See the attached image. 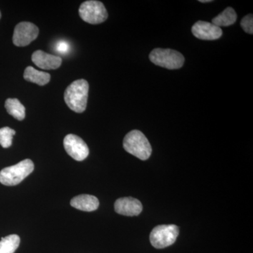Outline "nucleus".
Returning a JSON list of instances; mask_svg holds the SVG:
<instances>
[{
    "instance_id": "10",
    "label": "nucleus",
    "mask_w": 253,
    "mask_h": 253,
    "mask_svg": "<svg viewBox=\"0 0 253 253\" xmlns=\"http://www.w3.org/2000/svg\"><path fill=\"white\" fill-rule=\"evenodd\" d=\"M115 211L125 216H137L142 212L143 206L138 199L131 197L121 198L115 203Z\"/></svg>"
},
{
    "instance_id": "3",
    "label": "nucleus",
    "mask_w": 253,
    "mask_h": 253,
    "mask_svg": "<svg viewBox=\"0 0 253 253\" xmlns=\"http://www.w3.org/2000/svg\"><path fill=\"white\" fill-rule=\"evenodd\" d=\"M34 170V163L30 159L23 160L18 164L5 168L0 172V183L5 186L20 184Z\"/></svg>"
},
{
    "instance_id": "20",
    "label": "nucleus",
    "mask_w": 253,
    "mask_h": 253,
    "mask_svg": "<svg viewBox=\"0 0 253 253\" xmlns=\"http://www.w3.org/2000/svg\"><path fill=\"white\" fill-rule=\"evenodd\" d=\"M201 3H206V2H211V1H212V0H201V1H199Z\"/></svg>"
},
{
    "instance_id": "13",
    "label": "nucleus",
    "mask_w": 253,
    "mask_h": 253,
    "mask_svg": "<svg viewBox=\"0 0 253 253\" xmlns=\"http://www.w3.org/2000/svg\"><path fill=\"white\" fill-rule=\"evenodd\" d=\"M23 78L30 83H36L38 85L43 86L49 83L51 76L49 73L38 71L32 66H28L25 70Z\"/></svg>"
},
{
    "instance_id": "4",
    "label": "nucleus",
    "mask_w": 253,
    "mask_h": 253,
    "mask_svg": "<svg viewBox=\"0 0 253 253\" xmlns=\"http://www.w3.org/2000/svg\"><path fill=\"white\" fill-rule=\"evenodd\" d=\"M149 59L156 66L169 70L179 69L184 63V56L179 51L161 48L153 50L150 53Z\"/></svg>"
},
{
    "instance_id": "15",
    "label": "nucleus",
    "mask_w": 253,
    "mask_h": 253,
    "mask_svg": "<svg viewBox=\"0 0 253 253\" xmlns=\"http://www.w3.org/2000/svg\"><path fill=\"white\" fill-rule=\"evenodd\" d=\"M5 108L7 113L18 121H23L26 117V109L17 99H6Z\"/></svg>"
},
{
    "instance_id": "7",
    "label": "nucleus",
    "mask_w": 253,
    "mask_h": 253,
    "mask_svg": "<svg viewBox=\"0 0 253 253\" xmlns=\"http://www.w3.org/2000/svg\"><path fill=\"white\" fill-rule=\"evenodd\" d=\"M39 28L31 22H21L15 27L13 42L17 46H26L38 38Z\"/></svg>"
},
{
    "instance_id": "2",
    "label": "nucleus",
    "mask_w": 253,
    "mask_h": 253,
    "mask_svg": "<svg viewBox=\"0 0 253 253\" xmlns=\"http://www.w3.org/2000/svg\"><path fill=\"white\" fill-rule=\"evenodd\" d=\"M123 147L126 152L141 161L149 159L152 153V148L146 136L141 131L132 130L125 136Z\"/></svg>"
},
{
    "instance_id": "18",
    "label": "nucleus",
    "mask_w": 253,
    "mask_h": 253,
    "mask_svg": "<svg viewBox=\"0 0 253 253\" xmlns=\"http://www.w3.org/2000/svg\"><path fill=\"white\" fill-rule=\"evenodd\" d=\"M241 26L246 33L252 35L253 33V14H249L244 16L241 20Z\"/></svg>"
},
{
    "instance_id": "16",
    "label": "nucleus",
    "mask_w": 253,
    "mask_h": 253,
    "mask_svg": "<svg viewBox=\"0 0 253 253\" xmlns=\"http://www.w3.org/2000/svg\"><path fill=\"white\" fill-rule=\"evenodd\" d=\"M20 237L16 234L1 238L0 241V253H14L20 244Z\"/></svg>"
},
{
    "instance_id": "17",
    "label": "nucleus",
    "mask_w": 253,
    "mask_h": 253,
    "mask_svg": "<svg viewBox=\"0 0 253 253\" xmlns=\"http://www.w3.org/2000/svg\"><path fill=\"white\" fill-rule=\"evenodd\" d=\"M16 134V131L9 126L0 129V145L4 149H7L12 144L13 136Z\"/></svg>"
},
{
    "instance_id": "1",
    "label": "nucleus",
    "mask_w": 253,
    "mask_h": 253,
    "mask_svg": "<svg viewBox=\"0 0 253 253\" xmlns=\"http://www.w3.org/2000/svg\"><path fill=\"white\" fill-rule=\"evenodd\" d=\"M88 92L89 83L85 80L73 82L65 91V102L75 112H84L87 104Z\"/></svg>"
},
{
    "instance_id": "5",
    "label": "nucleus",
    "mask_w": 253,
    "mask_h": 253,
    "mask_svg": "<svg viewBox=\"0 0 253 253\" xmlns=\"http://www.w3.org/2000/svg\"><path fill=\"white\" fill-rule=\"evenodd\" d=\"M179 232V227L174 224L156 226L150 234V242L155 249H165L175 243Z\"/></svg>"
},
{
    "instance_id": "21",
    "label": "nucleus",
    "mask_w": 253,
    "mask_h": 253,
    "mask_svg": "<svg viewBox=\"0 0 253 253\" xmlns=\"http://www.w3.org/2000/svg\"><path fill=\"white\" fill-rule=\"evenodd\" d=\"M1 12H0V18H1Z\"/></svg>"
},
{
    "instance_id": "19",
    "label": "nucleus",
    "mask_w": 253,
    "mask_h": 253,
    "mask_svg": "<svg viewBox=\"0 0 253 253\" xmlns=\"http://www.w3.org/2000/svg\"><path fill=\"white\" fill-rule=\"evenodd\" d=\"M56 50L58 52L61 54H67L70 49V44H68L67 42L61 41L59 42L56 44Z\"/></svg>"
},
{
    "instance_id": "9",
    "label": "nucleus",
    "mask_w": 253,
    "mask_h": 253,
    "mask_svg": "<svg viewBox=\"0 0 253 253\" xmlns=\"http://www.w3.org/2000/svg\"><path fill=\"white\" fill-rule=\"evenodd\" d=\"M191 31L194 37L204 41H214L220 38L223 34L221 28L212 23L202 21L195 23L191 28Z\"/></svg>"
},
{
    "instance_id": "12",
    "label": "nucleus",
    "mask_w": 253,
    "mask_h": 253,
    "mask_svg": "<svg viewBox=\"0 0 253 253\" xmlns=\"http://www.w3.org/2000/svg\"><path fill=\"white\" fill-rule=\"evenodd\" d=\"M72 207L85 212H92L98 209L99 201L97 198L88 194L79 195L71 201Z\"/></svg>"
},
{
    "instance_id": "11",
    "label": "nucleus",
    "mask_w": 253,
    "mask_h": 253,
    "mask_svg": "<svg viewBox=\"0 0 253 253\" xmlns=\"http://www.w3.org/2000/svg\"><path fill=\"white\" fill-rule=\"evenodd\" d=\"M32 61L38 67L44 70L57 69L62 63V59L60 56L47 54L42 50H38L33 53Z\"/></svg>"
},
{
    "instance_id": "6",
    "label": "nucleus",
    "mask_w": 253,
    "mask_h": 253,
    "mask_svg": "<svg viewBox=\"0 0 253 253\" xmlns=\"http://www.w3.org/2000/svg\"><path fill=\"white\" fill-rule=\"evenodd\" d=\"M79 15L83 21L93 25L104 22L109 16L104 4L96 0L83 2L80 6Z\"/></svg>"
},
{
    "instance_id": "14",
    "label": "nucleus",
    "mask_w": 253,
    "mask_h": 253,
    "mask_svg": "<svg viewBox=\"0 0 253 253\" xmlns=\"http://www.w3.org/2000/svg\"><path fill=\"white\" fill-rule=\"evenodd\" d=\"M236 19H237V14L235 10L231 7H227L221 14L213 18L212 23L219 28L221 26L226 27L234 24Z\"/></svg>"
},
{
    "instance_id": "8",
    "label": "nucleus",
    "mask_w": 253,
    "mask_h": 253,
    "mask_svg": "<svg viewBox=\"0 0 253 253\" xmlns=\"http://www.w3.org/2000/svg\"><path fill=\"white\" fill-rule=\"evenodd\" d=\"M63 146L67 154L76 161H84L89 155L87 145L76 134H70L66 136L63 140Z\"/></svg>"
}]
</instances>
